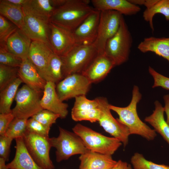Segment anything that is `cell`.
Returning <instances> with one entry per match:
<instances>
[{
  "label": "cell",
  "mask_w": 169,
  "mask_h": 169,
  "mask_svg": "<svg viewBox=\"0 0 169 169\" xmlns=\"http://www.w3.org/2000/svg\"><path fill=\"white\" fill-rule=\"evenodd\" d=\"M72 130L88 149L99 153L112 156L122 144L115 138L103 135L80 124H76Z\"/></svg>",
  "instance_id": "5b68a950"
},
{
  "label": "cell",
  "mask_w": 169,
  "mask_h": 169,
  "mask_svg": "<svg viewBox=\"0 0 169 169\" xmlns=\"http://www.w3.org/2000/svg\"><path fill=\"white\" fill-rule=\"evenodd\" d=\"M28 119L15 117L9 125L4 135L13 139L23 138L27 131Z\"/></svg>",
  "instance_id": "f546056e"
},
{
  "label": "cell",
  "mask_w": 169,
  "mask_h": 169,
  "mask_svg": "<svg viewBox=\"0 0 169 169\" xmlns=\"http://www.w3.org/2000/svg\"><path fill=\"white\" fill-rule=\"evenodd\" d=\"M132 42L131 34L122 16L117 32L106 44L104 54L115 66L121 64L128 59Z\"/></svg>",
  "instance_id": "3957f363"
},
{
  "label": "cell",
  "mask_w": 169,
  "mask_h": 169,
  "mask_svg": "<svg viewBox=\"0 0 169 169\" xmlns=\"http://www.w3.org/2000/svg\"><path fill=\"white\" fill-rule=\"evenodd\" d=\"M111 169H134L131 165L121 160L117 161L115 165Z\"/></svg>",
  "instance_id": "7bdbcfd3"
},
{
  "label": "cell",
  "mask_w": 169,
  "mask_h": 169,
  "mask_svg": "<svg viewBox=\"0 0 169 169\" xmlns=\"http://www.w3.org/2000/svg\"><path fill=\"white\" fill-rule=\"evenodd\" d=\"M59 131L58 137L50 138L52 147L56 149V158L58 162L67 160L75 155L83 154L89 150L75 133L60 127Z\"/></svg>",
  "instance_id": "8992f818"
},
{
  "label": "cell",
  "mask_w": 169,
  "mask_h": 169,
  "mask_svg": "<svg viewBox=\"0 0 169 169\" xmlns=\"http://www.w3.org/2000/svg\"><path fill=\"white\" fill-rule=\"evenodd\" d=\"M22 61L21 58L10 53L3 47L0 46V64L19 68Z\"/></svg>",
  "instance_id": "e575fe53"
},
{
  "label": "cell",
  "mask_w": 169,
  "mask_h": 169,
  "mask_svg": "<svg viewBox=\"0 0 169 169\" xmlns=\"http://www.w3.org/2000/svg\"><path fill=\"white\" fill-rule=\"evenodd\" d=\"M32 118L38 121L45 126L50 128L57 120L60 118L59 115L49 110L43 109Z\"/></svg>",
  "instance_id": "8d00e7d4"
},
{
  "label": "cell",
  "mask_w": 169,
  "mask_h": 169,
  "mask_svg": "<svg viewBox=\"0 0 169 169\" xmlns=\"http://www.w3.org/2000/svg\"><path fill=\"white\" fill-rule=\"evenodd\" d=\"M154 105L153 113L146 117L144 120L152 126L169 145V125L164 119V107L158 100L155 102Z\"/></svg>",
  "instance_id": "d4e9b609"
},
{
  "label": "cell",
  "mask_w": 169,
  "mask_h": 169,
  "mask_svg": "<svg viewBox=\"0 0 169 169\" xmlns=\"http://www.w3.org/2000/svg\"><path fill=\"white\" fill-rule=\"evenodd\" d=\"M90 2L94 8L98 10H113L122 15H134L141 10V8L126 0H92Z\"/></svg>",
  "instance_id": "7402d4cb"
},
{
  "label": "cell",
  "mask_w": 169,
  "mask_h": 169,
  "mask_svg": "<svg viewBox=\"0 0 169 169\" xmlns=\"http://www.w3.org/2000/svg\"><path fill=\"white\" fill-rule=\"evenodd\" d=\"M23 8L24 22L22 30L32 41H41L50 47L49 41L50 21L38 17L24 7Z\"/></svg>",
  "instance_id": "4fadbf2b"
},
{
  "label": "cell",
  "mask_w": 169,
  "mask_h": 169,
  "mask_svg": "<svg viewBox=\"0 0 169 169\" xmlns=\"http://www.w3.org/2000/svg\"><path fill=\"white\" fill-rule=\"evenodd\" d=\"M158 0H145L144 6L146 9H149L154 6Z\"/></svg>",
  "instance_id": "f6af8a7d"
},
{
  "label": "cell",
  "mask_w": 169,
  "mask_h": 169,
  "mask_svg": "<svg viewBox=\"0 0 169 169\" xmlns=\"http://www.w3.org/2000/svg\"><path fill=\"white\" fill-rule=\"evenodd\" d=\"M53 52L46 43L40 41H32L28 59L47 81V71L49 62Z\"/></svg>",
  "instance_id": "9a60e30c"
},
{
  "label": "cell",
  "mask_w": 169,
  "mask_h": 169,
  "mask_svg": "<svg viewBox=\"0 0 169 169\" xmlns=\"http://www.w3.org/2000/svg\"><path fill=\"white\" fill-rule=\"evenodd\" d=\"M148 71L154 80L153 88L160 87L169 90V78L158 73L151 66L149 67Z\"/></svg>",
  "instance_id": "f35d334b"
},
{
  "label": "cell",
  "mask_w": 169,
  "mask_h": 169,
  "mask_svg": "<svg viewBox=\"0 0 169 169\" xmlns=\"http://www.w3.org/2000/svg\"><path fill=\"white\" fill-rule=\"evenodd\" d=\"M15 154L14 158L6 167L10 169H42L31 157L24 143L22 137L15 139Z\"/></svg>",
  "instance_id": "44dd1931"
},
{
  "label": "cell",
  "mask_w": 169,
  "mask_h": 169,
  "mask_svg": "<svg viewBox=\"0 0 169 169\" xmlns=\"http://www.w3.org/2000/svg\"><path fill=\"white\" fill-rule=\"evenodd\" d=\"M13 140L4 135H0V156L6 161L8 160L10 146Z\"/></svg>",
  "instance_id": "ab89813d"
},
{
  "label": "cell",
  "mask_w": 169,
  "mask_h": 169,
  "mask_svg": "<svg viewBox=\"0 0 169 169\" xmlns=\"http://www.w3.org/2000/svg\"><path fill=\"white\" fill-rule=\"evenodd\" d=\"M115 66L112 61L104 54H98L81 73L91 83L103 79Z\"/></svg>",
  "instance_id": "e0dca14e"
},
{
  "label": "cell",
  "mask_w": 169,
  "mask_h": 169,
  "mask_svg": "<svg viewBox=\"0 0 169 169\" xmlns=\"http://www.w3.org/2000/svg\"><path fill=\"white\" fill-rule=\"evenodd\" d=\"M0 15L22 30L24 24V14L23 7L0 2Z\"/></svg>",
  "instance_id": "4316f807"
},
{
  "label": "cell",
  "mask_w": 169,
  "mask_h": 169,
  "mask_svg": "<svg viewBox=\"0 0 169 169\" xmlns=\"http://www.w3.org/2000/svg\"><path fill=\"white\" fill-rule=\"evenodd\" d=\"M141 52H151L166 59L169 63V37H150L145 38L137 46Z\"/></svg>",
  "instance_id": "cb8c5ba5"
},
{
  "label": "cell",
  "mask_w": 169,
  "mask_h": 169,
  "mask_svg": "<svg viewBox=\"0 0 169 169\" xmlns=\"http://www.w3.org/2000/svg\"><path fill=\"white\" fill-rule=\"evenodd\" d=\"M157 14L163 15L166 21H169V0H158L154 6L150 8L146 9L143 12V18L149 23L153 32L154 31L153 19Z\"/></svg>",
  "instance_id": "83f0119b"
},
{
  "label": "cell",
  "mask_w": 169,
  "mask_h": 169,
  "mask_svg": "<svg viewBox=\"0 0 169 169\" xmlns=\"http://www.w3.org/2000/svg\"><path fill=\"white\" fill-rule=\"evenodd\" d=\"M91 83L82 74L69 75L58 83L56 91L62 101L72 98L85 95L90 89Z\"/></svg>",
  "instance_id": "8fae6325"
},
{
  "label": "cell",
  "mask_w": 169,
  "mask_h": 169,
  "mask_svg": "<svg viewBox=\"0 0 169 169\" xmlns=\"http://www.w3.org/2000/svg\"><path fill=\"white\" fill-rule=\"evenodd\" d=\"M131 162L134 169H169V166L149 161L138 152L135 153L132 156Z\"/></svg>",
  "instance_id": "4dcf8cb0"
},
{
  "label": "cell",
  "mask_w": 169,
  "mask_h": 169,
  "mask_svg": "<svg viewBox=\"0 0 169 169\" xmlns=\"http://www.w3.org/2000/svg\"><path fill=\"white\" fill-rule=\"evenodd\" d=\"M100 11L95 8L93 11L74 31L77 44H94L98 34Z\"/></svg>",
  "instance_id": "5bb4252c"
},
{
  "label": "cell",
  "mask_w": 169,
  "mask_h": 169,
  "mask_svg": "<svg viewBox=\"0 0 169 169\" xmlns=\"http://www.w3.org/2000/svg\"><path fill=\"white\" fill-rule=\"evenodd\" d=\"M27 131L43 136L49 137L50 128L46 127L34 119H28L27 123Z\"/></svg>",
  "instance_id": "74e56055"
},
{
  "label": "cell",
  "mask_w": 169,
  "mask_h": 169,
  "mask_svg": "<svg viewBox=\"0 0 169 169\" xmlns=\"http://www.w3.org/2000/svg\"><path fill=\"white\" fill-rule=\"evenodd\" d=\"M164 102V111L166 115V121L169 125V95H164L163 97Z\"/></svg>",
  "instance_id": "ee69618b"
},
{
  "label": "cell",
  "mask_w": 169,
  "mask_h": 169,
  "mask_svg": "<svg viewBox=\"0 0 169 169\" xmlns=\"http://www.w3.org/2000/svg\"><path fill=\"white\" fill-rule=\"evenodd\" d=\"M18 28L14 24L0 15V45H3L9 36Z\"/></svg>",
  "instance_id": "836d02e7"
},
{
  "label": "cell",
  "mask_w": 169,
  "mask_h": 169,
  "mask_svg": "<svg viewBox=\"0 0 169 169\" xmlns=\"http://www.w3.org/2000/svg\"><path fill=\"white\" fill-rule=\"evenodd\" d=\"M122 16L120 13L115 11H100L97 36L94 43L98 54H104L107 42L119 28Z\"/></svg>",
  "instance_id": "30bf717a"
},
{
  "label": "cell",
  "mask_w": 169,
  "mask_h": 169,
  "mask_svg": "<svg viewBox=\"0 0 169 169\" xmlns=\"http://www.w3.org/2000/svg\"><path fill=\"white\" fill-rule=\"evenodd\" d=\"M49 41L53 53L60 57L77 44L72 31L50 21Z\"/></svg>",
  "instance_id": "7c38bea8"
},
{
  "label": "cell",
  "mask_w": 169,
  "mask_h": 169,
  "mask_svg": "<svg viewBox=\"0 0 169 169\" xmlns=\"http://www.w3.org/2000/svg\"><path fill=\"white\" fill-rule=\"evenodd\" d=\"M61 57L53 53L50 59L47 71V81L58 83L64 79Z\"/></svg>",
  "instance_id": "f1b7e54d"
},
{
  "label": "cell",
  "mask_w": 169,
  "mask_h": 169,
  "mask_svg": "<svg viewBox=\"0 0 169 169\" xmlns=\"http://www.w3.org/2000/svg\"><path fill=\"white\" fill-rule=\"evenodd\" d=\"M41 92L25 84L19 89L14 99L16 105L12 110L15 117L28 119L44 109L40 104Z\"/></svg>",
  "instance_id": "52a82bcc"
},
{
  "label": "cell",
  "mask_w": 169,
  "mask_h": 169,
  "mask_svg": "<svg viewBox=\"0 0 169 169\" xmlns=\"http://www.w3.org/2000/svg\"><path fill=\"white\" fill-rule=\"evenodd\" d=\"M15 117L12 112L0 114V135H4L10 123Z\"/></svg>",
  "instance_id": "60d3db41"
},
{
  "label": "cell",
  "mask_w": 169,
  "mask_h": 169,
  "mask_svg": "<svg viewBox=\"0 0 169 169\" xmlns=\"http://www.w3.org/2000/svg\"><path fill=\"white\" fill-rule=\"evenodd\" d=\"M32 41L22 30L18 28L9 36L3 45L0 46L23 60L28 58Z\"/></svg>",
  "instance_id": "ac0fdd59"
},
{
  "label": "cell",
  "mask_w": 169,
  "mask_h": 169,
  "mask_svg": "<svg viewBox=\"0 0 169 169\" xmlns=\"http://www.w3.org/2000/svg\"><path fill=\"white\" fill-rule=\"evenodd\" d=\"M18 68L0 64V90L18 78Z\"/></svg>",
  "instance_id": "d6a6232c"
},
{
  "label": "cell",
  "mask_w": 169,
  "mask_h": 169,
  "mask_svg": "<svg viewBox=\"0 0 169 169\" xmlns=\"http://www.w3.org/2000/svg\"><path fill=\"white\" fill-rule=\"evenodd\" d=\"M28 0H1L0 2L10 5L23 7Z\"/></svg>",
  "instance_id": "b9f144b4"
},
{
  "label": "cell",
  "mask_w": 169,
  "mask_h": 169,
  "mask_svg": "<svg viewBox=\"0 0 169 169\" xmlns=\"http://www.w3.org/2000/svg\"><path fill=\"white\" fill-rule=\"evenodd\" d=\"M101 113L98 122L104 130L115 138L118 139L124 147L128 144L130 135L126 126L118 118L115 119L112 115L107 99L103 97L97 98Z\"/></svg>",
  "instance_id": "9c48e42d"
},
{
  "label": "cell",
  "mask_w": 169,
  "mask_h": 169,
  "mask_svg": "<svg viewBox=\"0 0 169 169\" xmlns=\"http://www.w3.org/2000/svg\"><path fill=\"white\" fill-rule=\"evenodd\" d=\"M72 110H82L98 108L99 104L97 98L93 100L88 99L85 95L77 96Z\"/></svg>",
  "instance_id": "d590c367"
},
{
  "label": "cell",
  "mask_w": 169,
  "mask_h": 169,
  "mask_svg": "<svg viewBox=\"0 0 169 169\" xmlns=\"http://www.w3.org/2000/svg\"><path fill=\"white\" fill-rule=\"evenodd\" d=\"M101 113V110L99 108L82 110H71V116L75 121L87 120L93 123L98 121Z\"/></svg>",
  "instance_id": "1f68e13d"
},
{
  "label": "cell",
  "mask_w": 169,
  "mask_h": 169,
  "mask_svg": "<svg viewBox=\"0 0 169 169\" xmlns=\"http://www.w3.org/2000/svg\"><path fill=\"white\" fill-rule=\"evenodd\" d=\"M65 0H28L23 6L33 14L44 19L50 21L55 9Z\"/></svg>",
  "instance_id": "603a6c76"
},
{
  "label": "cell",
  "mask_w": 169,
  "mask_h": 169,
  "mask_svg": "<svg viewBox=\"0 0 169 169\" xmlns=\"http://www.w3.org/2000/svg\"><path fill=\"white\" fill-rule=\"evenodd\" d=\"M23 83L19 78L0 91V113H8L12 112L11 106L20 84Z\"/></svg>",
  "instance_id": "484cf974"
},
{
  "label": "cell",
  "mask_w": 169,
  "mask_h": 169,
  "mask_svg": "<svg viewBox=\"0 0 169 169\" xmlns=\"http://www.w3.org/2000/svg\"><path fill=\"white\" fill-rule=\"evenodd\" d=\"M55 83L47 81L43 91L40 104L44 109L59 115L61 119L66 117L68 114V105L59 98L56 91Z\"/></svg>",
  "instance_id": "2e32d148"
},
{
  "label": "cell",
  "mask_w": 169,
  "mask_h": 169,
  "mask_svg": "<svg viewBox=\"0 0 169 169\" xmlns=\"http://www.w3.org/2000/svg\"><path fill=\"white\" fill-rule=\"evenodd\" d=\"M145 0H129L131 3L136 6L144 5Z\"/></svg>",
  "instance_id": "bcb514c9"
},
{
  "label": "cell",
  "mask_w": 169,
  "mask_h": 169,
  "mask_svg": "<svg viewBox=\"0 0 169 169\" xmlns=\"http://www.w3.org/2000/svg\"><path fill=\"white\" fill-rule=\"evenodd\" d=\"M18 77L31 88L39 92L43 91L47 81L28 59L23 60L18 69Z\"/></svg>",
  "instance_id": "d6986e66"
},
{
  "label": "cell",
  "mask_w": 169,
  "mask_h": 169,
  "mask_svg": "<svg viewBox=\"0 0 169 169\" xmlns=\"http://www.w3.org/2000/svg\"><path fill=\"white\" fill-rule=\"evenodd\" d=\"M87 0H65L55 10L50 21L72 31L75 30L95 8Z\"/></svg>",
  "instance_id": "7a4b0ae2"
},
{
  "label": "cell",
  "mask_w": 169,
  "mask_h": 169,
  "mask_svg": "<svg viewBox=\"0 0 169 169\" xmlns=\"http://www.w3.org/2000/svg\"><path fill=\"white\" fill-rule=\"evenodd\" d=\"M79 169H111L117 161L111 155L104 154L89 150L80 155Z\"/></svg>",
  "instance_id": "ffe728a7"
},
{
  "label": "cell",
  "mask_w": 169,
  "mask_h": 169,
  "mask_svg": "<svg viewBox=\"0 0 169 169\" xmlns=\"http://www.w3.org/2000/svg\"><path fill=\"white\" fill-rule=\"evenodd\" d=\"M5 162L3 158L0 157V169H10L6 167Z\"/></svg>",
  "instance_id": "7dc6e473"
},
{
  "label": "cell",
  "mask_w": 169,
  "mask_h": 169,
  "mask_svg": "<svg viewBox=\"0 0 169 169\" xmlns=\"http://www.w3.org/2000/svg\"><path fill=\"white\" fill-rule=\"evenodd\" d=\"M98 54L94 44H77L64 56L62 61L64 78L74 74H81Z\"/></svg>",
  "instance_id": "277c9868"
},
{
  "label": "cell",
  "mask_w": 169,
  "mask_h": 169,
  "mask_svg": "<svg viewBox=\"0 0 169 169\" xmlns=\"http://www.w3.org/2000/svg\"><path fill=\"white\" fill-rule=\"evenodd\" d=\"M28 152L37 164L42 169H54V165L49 156L52 147L50 138L27 131L23 137Z\"/></svg>",
  "instance_id": "ba28073f"
},
{
  "label": "cell",
  "mask_w": 169,
  "mask_h": 169,
  "mask_svg": "<svg viewBox=\"0 0 169 169\" xmlns=\"http://www.w3.org/2000/svg\"><path fill=\"white\" fill-rule=\"evenodd\" d=\"M141 97L138 87L134 85L131 100L127 106L120 107L110 104L109 108L118 114V119L127 127L130 135H138L148 141H152L156 136V132L140 119L137 111V105Z\"/></svg>",
  "instance_id": "6da1fadb"
}]
</instances>
